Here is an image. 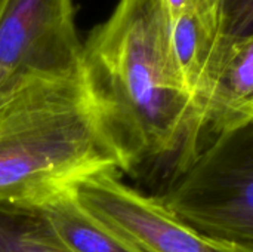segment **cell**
Masks as SVG:
<instances>
[{
    "instance_id": "6da1fadb",
    "label": "cell",
    "mask_w": 253,
    "mask_h": 252,
    "mask_svg": "<svg viewBox=\"0 0 253 252\" xmlns=\"http://www.w3.org/2000/svg\"><path fill=\"white\" fill-rule=\"evenodd\" d=\"M83 79L122 174L170 175L191 159L194 100L162 0H119L83 43Z\"/></svg>"
},
{
    "instance_id": "7a4b0ae2",
    "label": "cell",
    "mask_w": 253,
    "mask_h": 252,
    "mask_svg": "<svg viewBox=\"0 0 253 252\" xmlns=\"http://www.w3.org/2000/svg\"><path fill=\"white\" fill-rule=\"evenodd\" d=\"M120 157L82 77L19 83L0 107V201L40 203Z\"/></svg>"
},
{
    "instance_id": "3957f363",
    "label": "cell",
    "mask_w": 253,
    "mask_h": 252,
    "mask_svg": "<svg viewBox=\"0 0 253 252\" xmlns=\"http://www.w3.org/2000/svg\"><path fill=\"white\" fill-rule=\"evenodd\" d=\"M156 196L190 227L253 252V120L212 140Z\"/></svg>"
},
{
    "instance_id": "277c9868",
    "label": "cell",
    "mask_w": 253,
    "mask_h": 252,
    "mask_svg": "<svg viewBox=\"0 0 253 252\" xmlns=\"http://www.w3.org/2000/svg\"><path fill=\"white\" fill-rule=\"evenodd\" d=\"M74 0H7L0 18V105L36 77H82Z\"/></svg>"
},
{
    "instance_id": "5b68a950",
    "label": "cell",
    "mask_w": 253,
    "mask_h": 252,
    "mask_svg": "<svg viewBox=\"0 0 253 252\" xmlns=\"http://www.w3.org/2000/svg\"><path fill=\"white\" fill-rule=\"evenodd\" d=\"M71 190L83 208L142 252H249L190 227L156 195L123 183L119 171L90 174Z\"/></svg>"
},
{
    "instance_id": "8992f818",
    "label": "cell",
    "mask_w": 253,
    "mask_h": 252,
    "mask_svg": "<svg viewBox=\"0 0 253 252\" xmlns=\"http://www.w3.org/2000/svg\"><path fill=\"white\" fill-rule=\"evenodd\" d=\"M194 107L190 162L221 134L253 120V30L225 36Z\"/></svg>"
},
{
    "instance_id": "52a82bcc",
    "label": "cell",
    "mask_w": 253,
    "mask_h": 252,
    "mask_svg": "<svg viewBox=\"0 0 253 252\" xmlns=\"http://www.w3.org/2000/svg\"><path fill=\"white\" fill-rule=\"evenodd\" d=\"M37 206L71 252H142L83 208L71 186L52 193Z\"/></svg>"
},
{
    "instance_id": "ba28073f",
    "label": "cell",
    "mask_w": 253,
    "mask_h": 252,
    "mask_svg": "<svg viewBox=\"0 0 253 252\" xmlns=\"http://www.w3.org/2000/svg\"><path fill=\"white\" fill-rule=\"evenodd\" d=\"M0 252H71L34 203L0 201Z\"/></svg>"
},
{
    "instance_id": "9c48e42d",
    "label": "cell",
    "mask_w": 253,
    "mask_h": 252,
    "mask_svg": "<svg viewBox=\"0 0 253 252\" xmlns=\"http://www.w3.org/2000/svg\"><path fill=\"white\" fill-rule=\"evenodd\" d=\"M227 34H243L253 30V0H227Z\"/></svg>"
},
{
    "instance_id": "30bf717a",
    "label": "cell",
    "mask_w": 253,
    "mask_h": 252,
    "mask_svg": "<svg viewBox=\"0 0 253 252\" xmlns=\"http://www.w3.org/2000/svg\"><path fill=\"white\" fill-rule=\"evenodd\" d=\"M169 18L176 16L185 10H205V9H225L227 0H162Z\"/></svg>"
},
{
    "instance_id": "8fae6325",
    "label": "cell",
    "mask_w": 253,
    "mask_h": 252,
    "mask_svg": "<svg viewBox=\"0 0 253 252\" xmlns=\"http://www.w3.org/2000/svg\"><path fill=\"white\" fill-rule=\"evenodd\" d=\"M6 4H7V0H0V18L3 15V10H4Z\"/></svg>"
}]
</instances>
